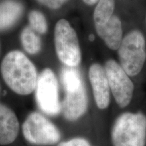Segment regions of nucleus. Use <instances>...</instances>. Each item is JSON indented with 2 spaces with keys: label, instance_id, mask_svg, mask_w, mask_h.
Instances as JSON below:
<instances>
[{
  "label": "nucleus",
  "instance_id": "nucleus-8",
  "mask_svg": "<svg viewBox=\"0 0 146 146\" xmlns=\"http://www.w3.org/2000/svg\"><path fill=\"white\" fill-rule=\"evenodd\" d=\"M110 91L118 106L122 108L127 107L132 101L134 84L130 76L114 60H109L104 66Z\"/></svg>",
  "mask_w": 146,
  "mask_h": 146
},
{
  "label": "nucleus",
  "instance_id": "nucleus-14",
  "mask_svg": "<svg viewBox=\"0 0 146 146\" xmlns=\"http://www.w3.org/2000/svg\"><path fill=\"white\" fill-rule=\"evenodd\" d=\"M21 40L24 49L29 54H35L41 50V40L31 27H26L23 29L21 35Z\"/></svg>",
  "mask_w": 146,
  "mask_h": 146
},
{
  "label": "nucleus",
  "instance_id": "nucleus-18",
  "mask_svg": "<svg viewBox=\"0 0 146 146\" xmlns=\"http://www.w3.org/2000/svg\"><path fill=\"white\" fill-rule=\"evenodd\" d=\"M83 1L87 5H94L95 3H96L97 2H98L99 0H83Z\"/></svg>",
  "mask_w": 146,
  "mask_h": 146
},
{
  "label": "nucleus",
  "instance_id": "nucleus-16",
  "mask_svg": "<svg viewBox=\"0 0 146 146\" xmlns=\"http://www.w3.org/2000/svg\"><path fill=\"white\" fill-rule=\"evenodd\" d=\"M58 146H92L87 139L81 137H76L60 143Z\"/></svg>",
  "mask_w": 146,
  "mask_h": 146
},
{
  "label": "nucleus",
  "instance_id": "nucleus-9",
  "mask_svg": "<svg viewBox=\"0 0 146 146\" xmlns=\"http://www.w3.org/2000/svg\"><path fill=\"white\" fill-rule=\"evenodd\" d=\"M89 78L97 106L101 110L107 108L111 91L105 68L99 64H93L89 70Z\"/></svg>",
  "mask_w": 146,
  "mask_h": 146
},
{
  "label": "nucleus",
  "instance_id": "nucleus-2",
  "mask_svg": "<svg viewBox=\"0 0 146 146\" xmlns=\"http://www.w3.org/2000/svg\"><path fill=\"white\" fill-rule=\"evenodd\" d=\"M65 97L61 105L66 119L78 120L86 112L88 98L80 72L74 67H65L61 73Z\"/></svg>",
  "mask_w": 146,
  "mask_h": 146
},
{
  "label": "nucleus",
  "instance_id": "nucleus-5",
  "mask_svg": "<svg viewBox=\"0 0 146 146\" xmlns=\"http://www.w3.org/2000/svg\"><path fill=\"white\" fill-rule=\"evenodd\" d=\"M54 40L56 54L60 61L67 66H77L81 60L78 37L66 20L61 19L56 23Z\"/></svg>",
  "mask_w": 146,
  "mask_h": 146
},
{
  "label": "nucleus",
  "instance_id": "nucleus-13",
  "mask_svg": "<svg viewBox=\"0 0 146 146\" xmlns=\"http://www.w3.org/2000/svg\"><path fill=\"white\" fill-rule=\"evenodd\" d=\"M114 0H99L94 12L95 28L104 26L113 16Z\"/></svg>",
  "mask_w": 146,
  "mask_h": 146
},
{
  "label": "nucleus",
  "instance_id": "nucleus-12",
  "mask_svg": "<svg viewBox=\"0 0 146 146\" xmlns=\"http://www.w3.org/2000/svg\"><path fill=\"white\" fill-rule=\"evenodd\" d=\"M23 5L14 0H5L0 3V31L10 28L23 13Z\"/></svg>",
  "mask_w": 146,
  "mask_h": 146
},
{
  "label": "nucleus",
  "instance_id": "nucleus-15",
  "mask_svg": "<svg viewBox=\"0 0 146 146\" xmlns=\"http://www.w3.org/2000/svg\"><path fill=\"white\" fill-rule=\"evenodd\" d=\"M29 21L33 30L43 34L47 31V25L45 16L39 11L33 10L29 15Z\"/></svg>",
  "mask_w": 146,
  "mask_h": 146
},
{
  "label": "nucleus",
  "instance_id": "nucleus-10",
  "mask_svg": "<svg viewBox=\"0 0 146 146\" xmlns=\"http://www.w3.org/2000/svg\"><path fill=\"white\" fill-rule=\"evenodd\" d=\"M19 132V123L10 108L0 104V144L8 145L15 141Z\"/></svg>",
  "mask_w": 146,
  "mask_h": 146
},
{
  "label": "nucleus",
  "instance_id": "nucleus-6",
  "mask_svg": "<svg viewBox=\"0 0 146 146\" xmlns=\"http://www.w3.org/2000/svg\"><path fill=\"white\" fill-rule=\"evenodd\" d=\"M23 133L27 141L36 145H54L61 138L58 128L38 112L27 116L23 125Z\"/></svg>",
  "mask_w": 146,
  "mask_h": 146
},
{
  "label": "nucleus",
  "instance_id": "nucleus-17",
  "mask_svg": "<svg viewBox=\"0 0 146 146\" xmlns=\"http://www.w3.org/2000/svg\"><path fill=\"white\" fill-rule=\"evenodd\" d=\"M42 4L52 9H58L67 0H38Z\"/></svg>",
  "mask_w": 146,
  "mask_h": 146
},
{
  "label": "nucleus",
  "instance_id": "nucleus-3",
  "mask_svg": "<svg viewBox=\"0 0 146 146\" xmlns=\"http://www.w3.org/2000/svg\"><path fill=\"white\" fill-rule=\"evenodd\" d=\"M114 146H145L146 115L125 112L114 121L111 131Z\"/></svg>",
  "mask_w": 146,
  "mask_h": 146
},
{
  "label": "nucleus",
  "instance_id": "nucleus-11",
  "mask_svg": "<svg viewBox=\"0 0 146 146\" xmlns=\"http://www.w3.org/2000/svg\"><path fill=\"white\" fill-rule=\"evenodd\" d=\"M96 30L108 48L118 50L123 38L122 23L117 16L113 15L106 25L96 27Z\"/></svg>",
  "mask_w": 146,
  "mask_h": 146
},
{
  "label": "nucleus",
  "instance_id": "nucleus-1",
  "mask_svg": "<svg viewBox=\"0 0 146 146\" xmlns=\"http://www.w3.org/2000/svg\"><path fill=\"white\" fill-rule=\"evenodd\" d=\"M1 72L5 83L17 94H30L36 88L39 76L35 66L19 51H12L5 56Z\"/></svg>",
  "mask_w": 146,
  "mask_h": 146
},
{
  "label": "nucleus",
  "instance_id": "nucleus-4",
  "mask_svg": "<svg viewBox=\"0 0 146 146\" xmlns=\"http://www.w3.org/2000/svg\"><path fill=\"white\" fill-rule=\"evenodd\" d=\"M120 64L130 76H137L146 61L145 37L139 30L131 31L123 37L118 49Z\"/></svg>",
  "mask_w": 146,
  "mask_h": 146
},
{
  "label": "nucleus",
  "instance_id": "nucleus-7",
  "mask_svg": "<svg viewBox=\"0 0 146 146\" xmlns=\"http://www.w3.org/2000/svg\"><path fill=\"white\" fill-rule=\"evenodd\" d=\"M36 101L39 108L50 116H56L62 110L56 76L50 68L42 71L35 88Z\"/></svg>",
  "mask_w": 146,
  "mask_h": 146
}]
</instances>
